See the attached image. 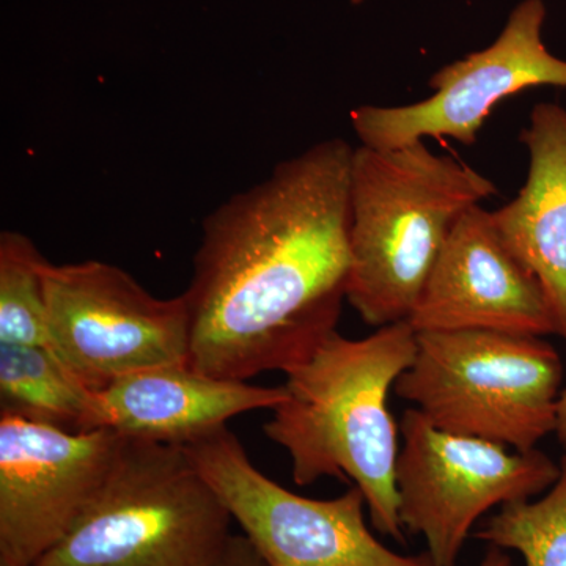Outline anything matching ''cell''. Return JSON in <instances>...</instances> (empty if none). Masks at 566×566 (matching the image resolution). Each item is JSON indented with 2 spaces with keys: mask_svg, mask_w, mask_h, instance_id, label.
Returning <instances> with one entry per match:
<instances>
[{
  "mask_svg": "<svg viewBox=\"0 0 566 566\" xmlns=\"http://www.w3.org/2000/svg\"><path fill=\"white\" fill-rule=\"evenodd\" d=\"M564 364L543 337L495 331L417 334L394 392L450 433L528 452L556 433Z\"/></svg>",
  "mask_w": 566,
  "mask_h": 566,
  "instance_id": "5",
  "label": "cell"
},
{
  "mask_svg": "<svg viewBox=\"0 0 566 566\" xmlns=\"http://www.w3.org/2000/svg\"><path fill=\"white\" fill-rule=\"evenodd\" d=\"M520 140L528 151V174L512 202L493 212L502 240L545 293L566 344V109L536 104Z\"/></svg>",
  "mask_w": 566,
  "mask_h": 566,
  "instance_id": "13",
  "label": "cell"
},
{
  "mask_svg": "<svg viewBox=\"0 0 566 566\" xmlns=\"http://www.w3.org/2000/svg\"><path fill=\"white\" fill-rule=\"evenodd\" d=\"M545 21L543 0H523L490 46L433 73V95L406 106L354 109L349 120L360 145L390 150L427 137L474 145L491 112L510 96L538 87L566 91V61L547 50Z\"/></svg>",
  "mask_w": 566,
  "mask_h": 566,
  "instance_id": "9",
  "label": "cell"
},
{
  "mask_svg": "<svg viewBox=\"0 0 566 566\" xmlns=\"http://www.w3.org/2000/svg\"><path fill=\"white\" fill-rule=\"evenodd\" d=\"M354 148L327 139L205 218L186 290L189 367L248 381L307 360L346 301Z\"/></svg>",
  "mask_w": 566,
  "mask_h": 566,
  "instance_id": "1",
  "label": "cell"
},
{
  "mask_svg": "<svg viewBox=\"0 0 566 566\" xmlns=\"http://www.w3.org/2000/svg\"><path fill=\"white\" fill-rule=\"evenodd\" d=\"M182 449L266 566H436L428 553L405 556L376 538L357 486L327 501L294 494L227 427Z\"/></svg>",
  "mask_w": 566,
  "mask_h": 566,
  "instance_id": "7",
  "label": "cell"
},
{
  "mask_svg": "<svg viewBox=\"0 0 566 566\" xmlns=\"http://www.w3.org/2000/svg\"><path fill=\"white\" fill-rule=\"evenodd\" d=\"M232 521L182 447L125 439L99 493L33 566H211Z\"/></svg>",
  "mask_w": 566,
  "mask_h": 566,
  "instance_id": "4",
  "label": "cell"
},
{
  "mask_svg": "<svg viewBox=\"0 0 566 566\" xmlns=\"http://www.w3.org/2000/svg\"><path fill=\"white\" fill-rule=\"evenodd\" d=\"M408 323L417 334H556L542 286L510 251L493 212L482 205L458 219Z\"/></svg>",
  "mask_w": 566,
  "mask_h": 566,
  "instance_id": "11",
  "label": "cell"
},
{
  "mask_svg": "<svg viewBox=\"0 0 566 566\" xmlns=\"http://www.w3.org/2000/svg\"><path fill=\"white\" fill-rule=\"evenodd\" d=\"M0 412L62 430H102L96 390L46 346L0 344Z\"/></svg>",
  "mask_w": 566,
  "mask_h": 566,
  "instance_id": "14",
  "label": "cell"
},
{
  "mask_svg": "<svg viewBox=\"0 0 566 566\" xmlns=\"http://www.w3.org/2000/svg\"><path fill=\"white\" fill-rule=\"evenodd\" d=\"M556 434L560 444L566 447V389L562 390L560 398H558Z\"/></svg>",
  "mask_w": 566,
  "mask_h": 566,
  "instance_id": "19",
  "label": "cell"
},
{
  "mask_svg": "<svg viewBox=\"0 0 566 566\" xmlns=\"http://www.w3.org/2000/svg\"><path fill=\"white\" fill-rule=\"evenodd\" d=\"M46 263L24 233H0V344L50 348L44 294Z\"/></svg>",
  "mask_w": 566,
  "mask_h": 566,
  "instance_id": "15",
  "label": "cell"
},
{
  "mask_svg": "<svg viewBox=\"0 0 566 566\" xmlns=\"http://www.w3.org/2000/svg\"><path fill=\"white\" fill-rule=\"evenodd\" d=\"M50 348L92 390L120 376L189 365L191 315L185 294L153 296L115 264L44 266Z\"/></svg>",
  "mask_w": 566,
  "mask_h": 566,
  "instance_id": "8",
  "label": "cell"
},
{
  "mask_svg": "<svg viewBox=\"0 0 566 566\" xmlns=\"http://www.w3.org/2000/svg\"><path fill=\"white\" fill-rule=\"evenodd\" d=\"M479 566H513L512 558L501 547L490 546Z\"/></svg>",
  "mask_w": 566,
  "mask_h": 566,
  "instance_id": "18",
  "label": "cell"
},
{
  "mask_svg": "<svg viewBox=\"0 0 566 566\" xmlns=\"http://www.w3.org/2000/svg\"><path fill=\"white\" fill-rule=\"evenodd\" d=\"M475 538L515 551L526 566H566V453L556 483L542 497L501 506Z\"/></svg>",
  "mask_w": 566,
  "mask_h": 566,
  "instance_id": "16",
  "label": "cell"
},
{
  "mask_svg": "<svg viewBox=\"0 0 566 566\" xmlns=\"http://www.w3.org/2000/svg\"><path fill=\"white\" fill-rule=\"evenodd\" d=\"M125 438L0 412V566H33L99 493Z\"/></svg>",
  "mask_w": 566,
  "mask_h": 566,
  "instance_id": "10",
  "label": "cell"
},
{
  "mask_svg": "<svg viewBox=\"0 0 566 566\" xmlns=\"http://www.w3.org/2000/svg\"><path fill=\"white\" fill-rule=\"evenodd\" d=\"M417 333L408 322L365 338L334 333L307 360L286 371V398L264 433L292 458L294 483L324 476L363 491L379 534L405 542L398 512V427L389 409L395 382L411 367Z\"/></svg>",
  "mask_w": 566,
  "mask_h": 566,
  "instance_id": "2",
  "label": "cell"
},
{
  "mask_svg": "<svg viewBox=\"0 0 566 566\" xmlns=\"http://www.w3.org/2000/svg\"><path fill=\"white\" fill-rule=\"evenodd\" d=\"M398 512L406 532L422 535L436 566H457L472 527L494 506L546 493L560 464L542 450L509 447L450 433L417 408L400 423Z\"/></svg>",
  "mask_w": 566,
  "mask_h": 566,
  "instance_id": "6",
  "label": "cell"
},
{
  "mask_svg": "<svg viewBox=\"0 0 566 566\" xmlns=\"http://www.w3.org/2000/svg\"><path fill=\"white\" fill-rule=\"evenodd\" d=\"M211 566H266L244 535H230L221 556Z\"/></svg>",
  "mask_w": 566,
  "mask_h": 566,
  "instance_id": "17",
  "label": "cell"
},
{
  "mask_svg": "<svg viewBox=\"0 0 566 566\" xmlns=\"http://www.w3.org/2000/svg\"><path fill=\"white\" fill-rule=\"evenodd\" d=\"M285 386L212 378L188 364L145 368L96 390L99 424L125 439L186 447L227 427L233 417L277 408Z\"/></svg>",
  "mask_w": 566,
  "mask_h": 566,
  "instance_id": "12",
  "label": "cell"
},
{
  "mask_svg": "<svg viewBox=\"0 0 566 566\" xmlns=\"http://www.w3.org/2000/svg\"><path fill=\"white\" fill-rule=\"evenodd\" d=\"M495 192L485 175L423 140L354 148L346 301L360 318L375 327L408 322L458 219Z\"/></svg>",
  "mask_w": 566,
  "mask_h": 566,
  "instance_id": "3",
  "label": "cell"
}]
</instances>
